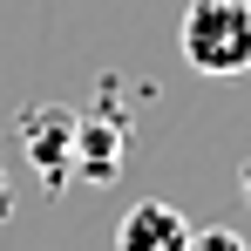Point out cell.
Here are the masks:
<instances>
[{
  "label": "cell",
  "mask_w": 251,
  "mask_h": 251,
  "mask_svg": "<svg viewBox=\"0 0 251 251\" xmlns=\"http://www.w3.org/2000/svg\"><path fill=\"white\" fill-rule=\"evenodd\" d=\"M245 204H251V163H245Z\"/></svg>",
  "instance_id": "8992f818"
},
{
  "label": "cell",
  "mask_w": 251,
  "mask_h": 251,
  "mask_svg": "<svg viewBox=\"0 0 251 251\" xmlns=\"http://www.w3.org/2000/svg\"><path fill=\"white\" fill-rule=\"evenodd\" d=\"M21 143H27V163L41 170L48 183H61L68 156H75V116L68 109H27L21 116Z\"/></svg>",
  "instance_id": "3957f363"
},
{
  "label": "cell",
  "mask_w": 251,
  "mask_h": 251,
  "mask_svg": "<svg viewBox=\"0 0 251 251\" xmlns=\"http://www.w3.org/2000/svg\"><path fill=\"white\" fill-rule=\"evenodd\" d=\"M116 251H190V224H183L176 204L143 197V204L123 210V224H116Z\"/></svg>",
  "instance_id": "7a4b0ae2"
},
{
  "label": "cell",
  "mask_w": 251,
  "mask_h": 251,
  "mask_svg": "<svg viewBox=\"0 0 251 251\" xmlns=\"http://www.w3.org/2000/svg\"><path fill=\"white\" fill-rule=\"evenodd\" d=\"M116 150H123L116 123H75V156H68V163L82 170L88 183H109V176H116V163H123Z\"/></svg>",
  "instance_id": "277c9868"
},
{
  "label": "cell",
  "mask_w": 251,
  "mask_h": 251,
  "mask_svg": "<svg viewBox=\"0 0 251 251\" xmlns=\"http://www.w3.org/2000/svg\"><path fill=\"white\" fill-rule=\"evenodd\" d=\"M190 251H245V238L224 231V224H210V231H190Z\"/></svg>",
  "instance_id": "5b68a950"
},
{
  "label": "cell",
  "mask_w": 251,
  "mask_h": 251,
  "mask_svg": "<svg viewBox=\"0 0 251 251\" xmlns=\"http://www.w3.org/2000/svg\"><path fill=\"white\" fill-rule=\"evenodd\" d=\"M176 41H183V61L197 75H245L251 68V0H190Z\"/></svg>",
  "instance_id": "6da1fadb"
}]
</instances>
